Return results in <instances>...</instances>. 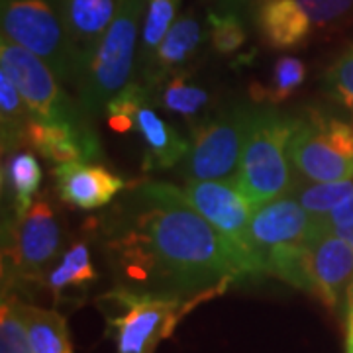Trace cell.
<instances>
[{
	"label": "cell",
	"mask_w": 353,
	"mask_h": 353,
	"mask_svg": "<svg viewBox=\"0 0 353 353\" xmlns=\"http://www.w3.org/2000/svg\"><path fill=\"white\" fill-rule=\"evenodd\" d=\"M92 224L116 287L204 303L245 281L226 240L171 183L128 187Z\"/></svg>",
	"instance_id": "obj_1"
},
{
	"label": "cell",
	"mask_w": 353,
	"mask_h": 353,
	"mask_svg": "<svg viewBox=\"0 0 353 353\" xmlns=\"http://www.w3.org/2000/svg\"><path fill=\"white\" fill-rule=\"evenodd\" d=\"M63 228L48 196H36L22 212L2 218V294L46 289L51 267L61 257Z\"/></svg>",
	"instance_id": "obj_2"
},
{
	"label": "cell",
	"mask_w": 353,
	"mask_h": 353,
	"mask_svg": "<svg viewBox=\"0 0 353 353\" xmlns=\"http://www.w3.org/2000/svg\"><path fill=\"white\" fill-rule=\"evenodd\" d=\"M296 124L299 114L259 104L234 175L236 185L253 208L275 201L292 189L294 169L290 161V139Z\"/></svg>",
	"instance_id": "obj_3"
},
{
	"label": "cell",
	"mask_w": 353,
	"mask_h": 353,
	"mask_svg": "<svg viewBox=\"0 0 353 353\" xmlns=\"http://www.w3.org/2000/svg\"><path fill=\"white\" fill-rule=\"evenodd\" d=\"M143 16L145 0H124L79 77L77 101L90 120L104 114L106 104L132 83L138 71Z\"/></svg>",
	"instance_id": "obj_4"
},
{
	"label": "cell",
	"mask_w": 353,
	"mask_h": 353,
	"mask_svg": "<svg viewBox=\"0 0 353 353\" xmlns=\"http://www.w3.org/2000/svg\"><path fill=\"white\" fill-rule=\"evenodd\" d=\"M97 304L116 353H155L199 301L114 287L99 296Z\"/></svg>",
	"instance_id": "obj_5"
},
{
	"label": "cell",
	"mask_w": 353,
	"mask_h": 353,
	"mask_svg": "<svg viewBox=\"0 0 353 353\" xmlns=\"http://www.w3.org/2000/svg\"><path fill=\"white\" fill-rule=\"evenodd\" d=\"M314 232V218L290 192L255 208L250 248L259 277H275L292 287L299 255Z\"/></svg>",
	"instance_id": "obj_6"
},
{
	"label": "cell",
	"mask_w": 353,
	"mask_h": 353,
	"mask_svg": "<svg viewBox=\"0 0 353 353\" xmlns=\"http://www.w3.org/2000/svg\"><path fill=\"white\" fill-rule=\"evenodd\" d=\"M290 161L303 181L353 179V124L324 108H306L290 139Z\"/></svg>",
	"instance_id": "obj_7"
},
{
	"label": "cell",
	"mask_w": 353,
	"mask_h": 353,
	"mask_svg": "<svg viewBox=\"0 0 353 353\" xmlns=\"http://www.w3.org/2000/svg\"><path fill=\"white\" fill-rule=\"evenodd\" d=\"M257 108L253 101L232 102L190 128L189 153L181 161L183 176L187 181L234 179Z\"/></svg>",
	"instance_id": "obj_8"
},
{
	"label": "cell",
	"mask_w": 353,
	"mask_h": 353,
	"mask_svg": "<svg viewBox=\"0 0 353 353\" xmlns=\"http://www.w3.org/2000/svg\"><path fill=\"white\" fill-rule=\"evenodd\" d=\"M0 24L2 36L36 53L63 85L75 87L63 0H0Z\"/></svg>",
	"instance_id": "obj_9"
},
{
	"label": "cell",
	"mask_w": 353,
	"mask_h": 353,
	"mask_svg": "<svg viewBox=\"0 0 353 353\" xmlns=\"http://www.w3.org/2000/svg\"><path fill=\"white\" fill-rule=\"evenodd\" d=\"M0 69L12 79L36 120L94 130L92 120L81 108L79 101L67 94L65 85L50 65L6 36L0 38Z\"/></svg>",
	"instance_id": "obj_10"
},
{
	"label": "cell",
	"mask_w": 353,
	"mask_h": 353,
	"mask_svg": "<svg viewBox=\"0 0 353 353\" xmlns=\"http://www.w3.org/2000/svg\"><path fill=\"white\" fill-rule=\"evenodd\" d=\"M183 194L187 196L190 206L226 240L234 255L238 257L245 279L259 277L250 248V224L255 208L245 199L236 181H187Z\"/></svg>",
	"instance_id": "obj_11"
},
{
	"label": "cell",
	"mask_w": 353,
	"mask_h": 353,
	"mask_svg": "<svg viewBox=\"0 0 353 353\" xmlns=\"http://www.w3.org/2000/svg\"><path fill=\"white\" fill-rule=\"evenodd\" d=\"M353 283V250L336 232L316 230L299 255L292 287L338 310Z\"/></svg>",
	"instance_id": "obj_12"
},
{
	"label": "cell",
	"mask_w": 353,
	"mask_h": 353,
	"mask_svg": "<svg viewBox=\"0 0 353 353\" xmlns=\"http://www.w3.org/2000/svg\"><path fill=\"white\" fill-rule=\"evenodd\" d=\"M53 179L59 199L77 210H99L128 189V183L108 167L94 161L55 165Z\"/></svg>",
	"instance_id": "obj_13"
},
{
	"label": "cell",
	"mask_w": 353,
	"mask_h": 353,
	"mask_svg": "<svg viewBox=\"0 0 353 353\" xmlns=\"http://www.w3.org/2000/svg\"><path fill=\"white\" fill-rule=\"evenodd\" d=\"M122 2L124 0H63L65 26L75 61V85L99 41L120 12Z\"/></svg>",
	"instance_id": "obj_14"
},
{
	"label": "cell",
	"mask_w": 353,
	"mask_h": 353,
	"mask_svg": "<svg viewBox=\"0 0 353 353\" xmlns=\"http://www.w3.org/2000/svg\"><path fill=\"white\" fill-rule=\"evenodd\" d=\"M24 145L51 163L69 161H97L102 157V148L94 130L63 124V122H41L32 118L26 130Z\"/></svg>",
	"instance_id": "obj_15"
},
{
	"label": "cell",
	"mask_w": 353,
	"mask_h": 353,
	"mask_svg": "<svg viewBox=\"0 0 353 353\" xmlns=\"http://www.w3.org/2000/svg\"><path fill=\"white\" fill-rule=\"evenodd\" d=\"M204 39V28L199 16L192 12L181 14L161 39L153 59L139 73V83L145 88L157 87L167 77L187 69L190 59L199 53Z\"/></svg>",
	"instance_id": "obj_16"
},
{
	"label": "cell",
	"mask_w": 353,
	"mask_h": 353,
	"mask_svg": "<svg viewBox=\"0 0 353 353\" xmlns=\"http://www.w3.org/2000/svg\"><path fill=\"white\" fill-rule=\"evenodd\" d=\"M250 18L271 50H296L314 32L312 20L299 0H259Z\"/></svg>",
	"instance_id": "obj_17"
},
{
	"label": "cell",
	"mask_w": 353,
	"mask_h": 353,
	"mask_svg": "<svg viewBox=\"0 0 353 353\" xmlns=\"http://www.w3.org/2000/svg\"><path fill=\"white\" fill-rule=\"evenodd\" d=\"M134 132H138L145 143L143 171L171 169L175 165H181V161L189 153L190 141L183 138L171 124H167L159 118L150 92L139 102L138 110H136Z\"/></svg>",
	"instance_id": "obj_18"
},
{
	"label": "cell",
	"mask_w": 353,
	"mask_h": 353,
	"mask_svg": "<svg viewBox=\"0 0 353 353\" xmlns=\"http://www.w3.org/2000/svg\"><path fill=\"white\" fill-rule=\"evenodd\" d=\"M99 271L92 263V255L87 241H75L69 245L61 257L51 267L46 289L53 296V303H71L77 296L87 294V290L97 283Z\"/></svg>",
	"instance_id": "obj_19"
},
{
	"label": "cell",
	"mask_w": 353,
	"mask_h": 353,
	"mask_svg": "<svg viewBox=\"0 0 353 353\" xmlns=\"http://www.w3.org/2000/svg\"><path fill=\"white\" fill-rule=\"evenodd\" d=\"M148 90H150L153 106L157 110H165V112L185 118L190 128H194L206 118L204 112L210 102V94L206 88L194 81L189 69L176 71L161 81L157 87L148 88Z\"/></svg>",
	"instance_id": "obj_20"
},
{
	"label": "cell",
	"mask_w": 353,
	"mask_h": 353,
	"mask_svg": "<svg viewBox=\"0 0 353 353\" xmlns=\"http://www.w3.org/2000/svg\"><path fill=\"white\" fill-rule=\"evenodd\" d=\"M41 185V167L38 157L32 152L16 150L4 157L2 165V190L8 194L6 212L22 214L26 212L38 194Z\"/></svg>",
	"instance_id": "obj_21"
},
{
	"label": "cell",
	"mask_w": 353,
	"mask_h": 353,
	"mask_svg": "<svg viewBox=\"0 0 353 353\" xmlns=\"http://www.w3.org/2000/svg\"><path fill=\"white\" fill-rule=\"evenodd\" d=\"M28 338L34 353H75L67 320L53 308H41L36 304L18 301Z\"/></svg>",
	"instance_id": "obj_22"
},
{
	"label": "cell",
	"mask_w": 353,
	"mask_h": 353,
	"mask_svg": "<svg viewBox=\"0 0 353 353\" xmlns=\"http://www.w3.org/2000/svg\"><path fill=\"white\" fill-rule=\"evenodd\" d=\"M32 112L14 81L0 69V141L2 155L24 145L26 130L32 122Z\"/></svg>",
	"instance_id": "obj_23"
},
{
	"label": "cell",
	"mask_w": 353,
	"mask_h": 353,
	"mask_svg": "<svg viewBox=\"0 0 353 353\" xmlns=\"http://www.w3.org/2000/svg\"><path fill=\"white\" fill-rule=\"evenodd\" d=\"M306 79V65L294 55H281L271 77L265 85H255L252 88V101L257 104L275 106L279 102L290 99L299 88L303 87Z\"/></svg>",
	"instance_id": "obj_24"
},
{
	"label": "cell",
	"mask_w": 353,
	"mask_h": 353,
	"mask_svg": "<svg viewBox=\"0 0 353 353\" xmlns=\"http://www.w3.org/2000/svg\"><path fill=\"white\" fill-rule=\"evenodd\" d=\"M181 0H145V16L138 50V73L153 59L161 39L179 18Z\"/></svg>",
	"instance_id": "obj_25"
},
{
	"label": "cell",
	"mask_w": 353,
	"mask_h": 353,
	"mask_svg": "<svg viewBox=\"0 0 353 353\" xmlns=\"http://www.w3.org/2000/svg\"><path fill=\"white\" fill-rule=\"evenodd\" d=\"M290 194L301 202L304 210L314 220L332 212L336 206L353 194V179L345 181H326V183H310L299 181L292 185Z\"/></svg>",
	"instance_id": "obj_26"
},
{
	"label": "cell",
	"mask_w": 353,
	"mask_h": 353,
	"mask_svg": "<svg viewBox=\"0 0 353 353\" xmlns=\"http://www.w3.org/2000/svg\"><path fill=\"white\" fill-rule=\"evenodd\" d=\"M206 22H208V36H210L212 50L218 55H224V57L236 55L245 46L248 28H245L243 14L218 8V10L208 12Z\"/></svg>",
	"instance_id": "obj_27"
},
{
	"label": "cell",
	"mask_w": 353,
	"mask_h": 353,
	"mask_svg": "<svg viewBox=\"0 0 353 353\" xmlns=\"http://www.w3.org/2000/svg\"><path fill=\"white\" fill-rule=\"evenodd\" d=\"M20 296L2 294L0 304V353H34L18 308Z\"/></svg>",
	"instance_id": "obj_28"
},
{
	"label": "cell",
	"mask_w": 353,
	"mask_h": 353,
	"mask_svg": "<svg viewBox=\"0 0 353 353\" xmlns=\"http://www.w3.org/2000/svg\"><path fill=\"white\" fill-rule=\"evenodd\" d=\"M324 87L353 120V43H350L330 65L324 77Z\"/></svg>",
	"instance_id": "obj_29"
},
{
	"label": "cell",
	"mask_w": 353,
	"mask_h": 353,
	"mask_svg": "<svg viewBox=\"0 0 353 353\" xmlns=\"http://www.w3.org/2000/svg\"><path fill=\"white\" fill-rule=\"evenodd\" d=\"M314 30H330L353 20V0H299Z\"/></svg>",
	"instance_id": "obj_30"
},
{
	"label": "cell",
	"mask_w": 353,
	"mask_h": 353,
	"mask_svg": "<svg viewBox=\"0 0 353 353\" xmlns=\"http://www.w3.org/2000/svg\"><path fill=\"white\" fill-rule=\"evenodd\" d=\"M353 224V194L347 196L345 201L341 202L340 206H336L332 212H328L326 216L314 220L316 230H328V232H334L338 228L343 226H352Z\"/></svg>",
	"instance_id": "obj_31"
},
{
	"label": "cell",
	"mask_w": 353,
	"mask_h": 353,
	"mask_svg": "<svg viewBox=\"0 0 353 353\" xmlns=\"http://www.w3.org/2000/svg\"><path fill=\"white\" fill-rule=\"evenodd\" d=\"M259 0H218V8H224V10H236L240 14H252L253 6L257 4Z\"/></svg>",
	"instance_id": "obj_32"
},
{
	"label": "cell",
	"mask_w": 353,
	"mask_h": 353,
	"mask_svg": "<svg viewBox=\"0 0 353 353\" xmlns=\"http://www.w3.org/2000/svg\"><path fill=\"white\" fill-rule=\"evenodd\" d=\"M345 353H353V306L347 310L345 322Z\"/></svg>",
	"instance_id": "obj_33"
},
{
	"label": "cell",
	"mask_w": 353,
	"mask_h": 353,
	"mask_svg": "<svg viewBox=\"0 0 353 353\" xmlns=\"http://www.w3.org/2000/svg\"><path fill=\"white\" fill-rule=\"evenodd\" d=\"M338 236H341L343 240L347 241L350 245H352V250H353V224L352 226H343V228H338V230H334Z\"/></svg>",
	"instance_id": "obj_34"
},
{
	"label": "cell",
	"mask_w": 353,
	"mask_h": 353,
	"mask_svg": "<svg viewBox=\"0 0 353 353\" xmlns=\"http://www.w3.org/2000/svg\"><path fill=\"white\" fill-rule=\"evenodd\" d=\"M353 306V283L352 287H350V290H347V299H345V310H350Z\"/></svg>",
	"instance_id": "obj_35"
}]
</instances>
